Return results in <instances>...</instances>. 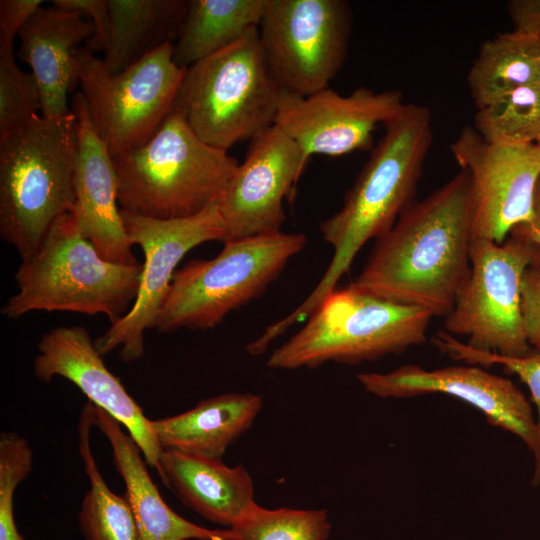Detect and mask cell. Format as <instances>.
<instances>
[{"label": "cell", "instance_id": "6da1fadb", "mask_svg": "<svg viewBox=\"0 0 540 540\" xmlns=\"http://www.w3.org/2000/svg\"><path fill=\"white\" fill-rule=\"evenodd\" d=\"M472 239L469 178L461 169L402 212L349 285L445 317L470 274Z\"/></svg>", "mask_w": 540, "mask_h": 540}, {"label": "cell", "instance_id": "7a4b0ae2", "mask_svg": "<svg viewBox=\"0 0 540 540\" xmlns=\"http://www.w3.org/2000/svg\"><path fill=\"white\" fill-rule=\"evenodd\" d=\"M383 126L384 135L346 192L342 207L320 224L323 240L333 248L324 275L308 297L277 322L279 330L307 319L349 272L364 244L388 232L415 201L433 142L431 110L408 103Z\"/></svg>", "mask_w": 540, "mask_h": 540}, {"label": "cell", "instance_id": "3957f363", "mask_svg": "<svg viewBox=\"0 0 540 540\" xmlns=\"http://www.w3.org/2000/svg\"><path fill=\"white\" fill-rule=\"evenodd\" d=\"M74 113L34 115L0 135V237L21 260L41 246L50 228L75 205Z\"/></svg>", "mask_w": 540, "mask_h": 540}, {"label": "cell", "instance_id": "277c9868", "mask_svg": "<svg viewBox=\"0 0 540 540\" xmlns=\"http://www.w3.org/2000/svg\"><path fill=\"white\" fill-rule=\"evenodd\" d=\"M112 157L120 208L157 219L190 217L216 203L239 165L175 109L146 143Z\"/></svg>", "mask_w": 540, "mask_h": 540}, {"label": "cell", "instance_id": "5b68a950", "mask_svg": "<svg viewBox=\"0 0 540 540\" xmlns=\"http://www.w3.org/2000/svg\"><path fill=\"white\" fill-rule=\"evenodd\" d=\"M142 263L103 259L72 212L59 217L15 273L17 292L1 308L9 319L32 311L103 314L113 324L132 307Z\"/></svg>", "mask_w": 540, "mask_h": 540}, {"label": "cell", "instance_id": "8992f818", "mask_svg": "<svg viewBox=\"0 0 540 540\" xmlns=\"http://www.w3.org/2000/svg\"><path fill=\"white\" fill-rule=\"evenodd\" d=\"M433 315L348 285L332 291L306 324L275 349L271 369L315 368L327 362L358 364L420 345Z\"/></svg>", "mask_w": 540, "mask_h": 540}, {"label": "cell", "instance_id": "52a82bcc", "mask_svg": "<svg viewBox=\"0 0 540 540\" xmlns=\"http://www.w3.org/2000/svg\"><path fill=\"white\" fill-rule=\"evenodd\" d=\"M279 93L254 28L186 68L173 109L204 142L228 151L275 124Z\"/></svg>", "mask_w": 540, "mask_h": 540}, {"label": "cell", "instance_id": "ba28073f", "mask_svg": "<svg viewBox=\"0 0 540 540\" xmlns=\"http://www.w3.org/2000/svg\"><path fill=\"white\" fill-rule=\"evenodd\" d=\"M306 242L303 233L280 231L228 240L214 258L191 260L175 271L153 328H215L261 296Z\"/></svg>", "mask_w": 540, "mask_h": 540}, {"label": "cell", "instance_id": "9c48e42d", "mask_svg": "<svg viewBox=\"0 0 540 540\" xmlns=\"http://www.w3.org/2000/svg\"><path fill=\"white\" fill-rule=\"evenodd\" d=\"M167 42L112 73L87 45L75 53L78 84L91 123L112 156L146 143L174 107L186 68Z\"/></svg>", "mask_w": 540, "mask_h": 540}, {"label": "cell", "instance_id": "30bf717a", "mask_svg": "<svg viewBox=\"0 0 540 540\" xmlns=\"http://www.w3.org/2000/svg\"><path fill=\"white\" fill-rule=\"evenodd\" d=\"M540 263V247L520 227L503 243L473 238L470 274L445 316L446 332L467 337L474 349L506 356L532 352L522 325L521 286L528 267Z\"/></svg>", "mask_w": 540, "mask_h": 540}, {"label": "cell", "instance_id": "8fae6325", "mask_svg": "<svg viewBox=\"0 0 540 540\" xmlns=\"http://www.w3.org/2000/svg\"><path fill=\"white\" fill-rule=\"evenodd\" d=\"M352 13L343 0H268L258 26L267 68L280 90L328 88L346 58Z\"/></svg>", "mask_w": 540, "mask_h": 540}, {"label": "cell", "instance_id": "7c38bea8", "mask_svg": "<svg viewBox=\"0 0 540 540\" xmlns=\"http://www.w3.org/2000/svg\"><path fill=\"white\" fill-rule=\"evenodd\" d=\"M120 212L131 243L143 250L144 263L132 307L94 344L101 356L119 348L121 360L133 362L143 356L144 333L153 328L182 258L203 243L225 242L227 232L217 202L196 215L177 219H157L121 208Z\"/></svg>", "mask_w": 540, "mask_h": 540}, {"label": "cell", "instance_id": "4fadbf2b", "mask_svg": "<svg viewBox=\"0 0 540 540\" xmlns=\"http://www.w3.org/2000/svg\"><path fill=\"white\" fill-rule=\"evenodd\" d=\"M450 150L469 178L473 238L503 243L533 217L540 146L492 143L465 126Z\"/></svg>", "mask_w": 540, "mask_h": 540}, {"label": "cell", "instance_id": "5bb4252c", "mask_svg": "<svg viewBox=\"0 0 540 540\" xmlns=\"http://www.w3.org/2000/svg\"><path fill=\"white\" fill-rule=\"evenodd\" d=\"M406 103L399 90L358 87L347 96L329 88L308 96L280 90L275 124L291 137L309 161L314 154L342 156L367 150L379 124Z\"/></svg>", "mask_w": 540, "mask_h": 540}, {"label": "cell", "instance_id": "9a60e30c", "mask_svg": "<svg viewBox=\"0 0 540 540\" xmlns=\"http://www.w3.org/2000/svg\"><path fill=\"white\" fill-rule=\"evenodd\" d=\"M307 163L298 144L276 124L253 138L217 201L225 242L280 232L286 220L283 201Z\"/></svg>", "mask_w": 540, "mask_h": 540}, {"label": "cell", "instance_id": "2e32d148", "mask_svg": "<svg viewBox=\"0 0 540 540\" xmlns=\"http://www.w3.org/2000/svg\"><path fill=\"white\" fill-rule=\"evenodd\" d=\"M363 388L381 398H409L430 393L454 396L477 408L487 422L519 437L534 457L539 435L533 410L526 396L509 379L487 372L481 366H448L426 370L407 364L388 373L357 375Z\"/></svg>", "mask_w": 540, "mask_h": 540}, {"label": "cell", "instance_id": "e0dca14e", "mask_svg": "<svg viewBox=\"0 0 540 540\" xmlns=\"http://www.w3.org/2000/svg\"><path fill=\"white\" fill-rule=\"evenodd\" d=\"M88 331L81 326H60L44 333L38 343L33 371L49 383L56 376L78 387L88 401L123 425L140 447L147 464L161 474L159 445L151 420L128 394L118 377L104 364Z\"/></svg>", "mask_w": 540, "mask_h": 540}, {"label": "cell", "instance_id": "ac0fdd59", "mask_svg": "<svg viewBox=\"0 0 540 540\" xmlns=\"http://www.w3.org/2000/svg\"><path fill=\"white\" fill-rule=\"evenodd\" d=\"M76 117L77 156L72 211L81 231L99 255L110 262L138 264L123 225L118 203V184L113 157L97 135L81 92L73 95Z\"/></svg>", "mask_w": 540, "mask_h": 540}, {"label": "cell", "instance_id": "d6986e66", "mask_svg": "<svg viewBox=\"0 0 540 540\" xmlns=\"http://www.w3.org/2000/svg\"><path fill=\"white\" fill-rule=\"evenodd\" d=\"M78 11L40 7L20 29L19 59L32 69L41 93V115L61 118L72 113L67 94L78 84L75 53L94 34L90 20Z\"/></svg>", "mask_w": 540, "mask_h": 540}, {"label": "cell", "instance_id": "ffe728a7", "mask_svg": "<svg viewBox=\"0 0 540 540\" xmlns=\"http://www.w3.org/2000/svg\"><path fill=\"white\" fill-rule=\"evenodd\" d=\"M91 407L94 425L108 439L114 466L125 483L139 540H229L227 529H206L174 512L153 483L135 440L110 414L92 403Z\"/></svg>", "mask_w": 540, "mask_h": 540}, {"label": "cell", "instance_id": "44dd1931", "mask_svg": "<svg viewBox=\"0 0 540 540\" xmlns=\"http://www.w3.org/2000/svg\"><path fill=\"white\" fill-rule=\"evenodd\" d=\"M160 467L162 482L209 522L230 528L256 503L253 480L242 465L163 450Z\"/></svg>", "mask_w": 540, "mask_h": 540}, {"label": "cell", "instance_id": "7402d4cb", "mask_svg": "<svg viewBox=\"0 0 540 540\" xmlns=\"http://www.w3.org/2000/svg\"><path fill=\"white\" fill-rule=\"evenodd\" d=\"M263 405L254 393H225L183 413L151 420L162 450L222 459L227 448L253 424Z\"/></svg>", "mask_w": 540, "mask_h": 540}, {"label": "cell", "instance_id": "603a6c76", "mask_svg": "<svg viewBox=\"0 0 540 540\" xmlns=\"http://www.w3.org/2000/svg\"><path fill=\"white\" fill-rule=\"evenodd\" d=\"M111 35L103 62L121 72L142 57L176 40L187 0H108Z\"/></svg>", "mask_w": 540, "mask_h": 540}, {"label": "cell", "instance_id": "cb8c5ba5", "mask_svg": "<svg viewBox=\"0 0 540 540\" xmlns=\"http://www.w3.org/2000/svg\"><path fill=\"white\" fill-rule=\"evenodd\" d=\"M268 0H188L173 44L181 68L211 56L258 28Z\"/></svg>", "mask_w": 540, "mask_h": 540}, {"label": "cell", "instance_id": "d4e9b609", "mask_svg": "<svg viewBox=\"0 0 540 540\" xmlns=\"http://www.w3.org/2000/svg\"><path fill=\"white\" fill-rule=\"evenodd\" d=\"M539 81L540 39L514 30L484 41L467 75L477 109Z\"/></svg>", "mask_w": 540, "mask_h": 540}, {"label": "cell", "instance_id": "484cf974", "mask_svg": "<svg viewBox=\"0 0 540 540\" xmlns=\"http://www.w3.org/2000/svg\"><path fill=\"white\" fill-rule=\"evenodd\" d=\"M94 425L91 403L84 406L79 423V453L90 481L79 513L86 540H139L138 528L126 494L113 493L105 483L90 445Z\"/></svg>", "mask_w": 540, "mask_h": 540}, {"label": "cell", "instance_id": "4316f807", "mask_svg": "<svg viewBox=\"0 0 540 540\" xmlns=\"http://www.w3.org/2000/svg\"><path fill=\"white\" fill-rule=\"evenodd\" d=\"M474 129L492 143H536L540 136V81L507 92L478 109Z\"/></svg>", "mask_w": 540, "mask_h": 540}, {"label": "cell", "instance_id": "83f0119b", "mask_svg": "<svg viewBox=\"0 0 540 540\" xmlns=\"http://www.w3.org/2000/svg\"><path fill=\"white\" fill-rule=\"evenodd\" d=\"M227 530L229 540H326L331 524L325 509H267L255 503Z\"/></svg>", "mask_w": 540, "mask_h": 540}, {"label": "cell", "instance_id": "f1b7e54d", "mask_svg": "<svg viewBox=\"0 0 540 540\" xmlns=\"http://www.w3.org/2000/svg\"><path fill=\"white\" fill-rule=\"evenodd\" d=\"M434 345L452 359L466 364L488 367L500 365L507 372L515 374L525 383L536 406V424L539 435V451L534 457L532 485L540 483V351L524 356H506L474 349L456 339L448 332L438 331L433 337Z\"/></svg>", "mask_w": 540, "mask_h": 540}, {"label": "cell", "instance_id": "f546056e", "mask_svg": "<svg viewBox=\"0 0 540 540\" xmlns=\"http://www.w3.org/2000/svg\"><path fill=\"white\" fill-rule=\"evenodd\" d=\"M41 109L34 75L18 67L13 44L0 42V135L19 127Z\"/></svg>", "mask_w": 540, "mask_h": 540}, {"label": "cell", "instance_id": "4dcf8cb0", "mask_svg": "<svg viewBox=\"0 0 540 540\" xmlns=\"http://www.w3.org/2000/svg\"><path fill=\"white\" fill-rule=\"evenodd\" d=\"M521 317L528 344L540 351V263L528 267L523 275Z\"/></svg>", "mask_w": 540, "mask_h": 540}, {"label": "cell", "instance_id": "1f68e13d", "mask_svg": "<svg viewBox=\"0 0 540 540\" xmlns=\"http://www.w3.org/2000/svg\"><path fill=\"white\" fill-rule=\"evenodd\" d=\"M52 5L87 15L94 27V34L86 45L93 52L106 51L111 35L108 0H53Z\"/></svg>", "mask_w": 540, "mask_h": 540}, {"label": "cell", "instance_id": "d6a6232c", "mask_svg": "<svg viewBox=\"0 0 540 540\" xmlns=\"http://www.w3.org/2000/svg\"><path fill=\"white\" fill-rule=\"evenodd\" d=\"M42 3V0H1L0 42L13 44L15 36Z\"/></svg>", "mask_w": 540, "mask_h": 540}, {"label": "cell", "instance_id": "836d02e7", "mask_svg": "<svg viewBox=\"0 0 540 540\" xmlns=\"http://www.w3.org/2000/svg\"><path fill=\"white\" fill-rule=\"evenodd\" d=\"M507 12L514 31L540 39V0H511Z\"/></svg>", "mask_w": 540, "mask_h": 540}, {"label": "cell", "instance_id": "e575fe53", "mask_svg": "<svg viewBox=\"0 0 540 540\" xmlns=\"http://www.w3.org/2000/svg\"><path fill=\"white\" fill-rule=\"evenodd\" d=\"M521 230L540 247V179L536 186L532 220L525 225L518 226Z\"/></svg>", "mask_w": 540, "mask_h": 540}, {"label": "cell", "instance_id": "d590c367", "mask_svg": "<svg viewBox=\"0 0 540 540\" xmlns=\"http://www.w3.org/2000/svg\"><path fill=\"white\" fill-rule=\"evenodd\" d=\"M536 144H538V145L540 146V136H539V138H538Z\"/></svg>", "mask_w": 540, "mask_h": 540}]
</instances>
